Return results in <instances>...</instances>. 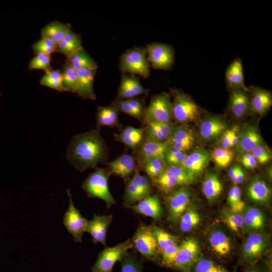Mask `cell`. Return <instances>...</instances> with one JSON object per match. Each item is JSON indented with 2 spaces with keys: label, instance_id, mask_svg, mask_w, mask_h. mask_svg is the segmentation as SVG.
<instances>
[{
  "label": "cell",
  "instance_id": "1",
  "mask_svg": "<svg viewBox=\"0 0 272 272\" xmlns=\"http://www.w3.org/2000/svg\"><path fill=\"white\" fill-rule=\"evenodd\" d=\"M106 144L97 129L74 135L69 144L66 153L67 160L78 170L96 168L108 157Z\"/></svg>",
  "mask_w": 272,
  "mask_h": 272
},
{
  "label": "cell",
  "instance_id": "2",
  "mask_svg": "<svg viewBox=\"0 0 272 272\" xmlns=\"http://www.w3.org/2000/svg\"><path fill=\"white\" fill-rule=\"evenodd\" d=\"M173 101L171 108L173 118L181 123L196 120L201 114L198 105L188 95L178 90H171Z\"/></svg>",
  "mask_w": 272,
  "mask_h": 272
},
{
  "label": "cell",
  "instance_id": "3",
  "mask_svg": "<svg viewBox=\"0 0 272 272\" xmlns=\"http://www.w3.org/2000/svg\"><path fill=\"white\" fill-rule=\"evenodd\" d=\"M108 173L103 168H97L90 173L82 184V189L90 197L104 200L108 207L115 203L108 187Z\"/></svg>",
  "mask_w": 272,
  "mask_h": 272
},
{
  "label": "cell",
  "instance_id": "4",
  "mask_svg": "<svg viewBox=\"0 0 272 272\" xmlns=\"http://www.w3.org/2000/svg\"><path fill=\"white\" fill-rule=\"evenodd\" d=\"M170 95L166 92L154 95L143 116L144 124L157 121L171 123L173 119Z\"/></svg>",
  "mask_w": 272,
  "mask_h": 272
},
{
  "label": "cell",
  "instance_id": "5",
  "mask_svg": "<svg viewBox=\"0 0 272 272\" xmlns=\"http://www.w3.org/2000/svg\"><path fill=\"white\" fill-rule=\"evenodd\" d=\"M120 69L124 73L148 78L150 72L146 48L135 47L126 51L120 57Z\"/></svg>",
  "mask_w": 272,
  "mask_h": 272
},
{
  "label": "cell",
  "instance_id": "6",
  "mask_svg": "<svg viewBox=\"0 0 272 272\" xmlns=\"http://www.w3.org/2000/svg\"><path fill=\"white\" fill-rule=\"evenodd\" d=\"M133 244L130 240L101 251L91 268V272H111L116 262L123 259Z\"/></svg>",
  "mask_w": 272,
  "mask_h": 272
},
{
  "label": "cell",
  "instance_id": "7",
  "mask_svg": "<svg viewBox=\"0 0 272 272\" xmlns=\"http://www.w3.org/2000/svg\"><path fill=\"white\" fill-rule=\"evenodd\" d=\"M199 258L200 247L198 241L194 238H188L179 245L178 252L171 267L184 272H189Z\"/></svg>",
  "mask_w": 272,
  "mask_h": 272
},
{
  "label": "cell",
  "instance_id": "8",
  "mask_svg": "<svg viewBox=\"0 0 272 272\" xmlns=\"http://www.w3.org/2000/svg\"><path fill=\"white\" fill-rule=\"evenodd\" d=\"M66 193L69 198V205L64 214L62 224L69 233L73 236L74 241L82 243L88 220L82 216L79 210L74 206L72 193L69 188L66 190Z\"/></svg>",
  "mask_w": 272,
  "mask_h": 272
},
{
  "label": "cell",
  "instance_id": "9",
  "mask_svg": "<svg viewBox=\"0 0 272 272\" xmlns=\"http://www.w3.org/2000/svg\"><path fill=\"white\" fill-rule=\"evenodd\" d=\"M147 59L155 69L169 70L173 66L175 57L173 48L168 44L153 42L146 48Z\"/></svg>",
  "mask_w": 272,
  "mask_h": 272
},
{
  "label": "cell",
  "instance_id": "10",
  "mask_svg": "<svg viewBox=\"0 0 272 272\" xmlns=\"http://www.w3.org/2000/svg\"><path fill=\"white\" fill-rule=\"evenodd\" d=\"M132 243L144 256L151 260L156 258L159 249L151 227L141 226L133 236Z\"/></svg>",
  "mask_w": 272,
  "mask_h": 272
},
{
  "label": "cell",
  "instance_id": "11",
  "mask_svg": "<svg viewBox=\"0 0 272 272\" xmlns=\"http://www.w3.org/2000/svg\"><path fill=\"white\" fill-rule=\"evenodd\" d=\"M151 192V184L149 177L140 174L137 171L127 182L124 199L127 203H133L150 196Z\"/></svg>",
  "mask_w": 272,
  "mask_h": 272
},
{
  "label": "cell",
  "instance_id": "12",
  "mask_svg": "<svg viewBox=\"0 0 272 272\" xmlns=\"http://www.w3.org/2000/svg\"><path fill=\"white\" fill-rule=\"evenodd\" d=\"M191 193L186 187L175 190L167 198L169 219L175 222L179 220L181 215L189 207Z\"/></svg>",
  "mask_w": 272,
  "mask_h": 272
},
{
  "label": "cell",
  "instance_id": "13",
  "mask_svg": "<svg viewBox=\"0 0 272 272\" xmlns=\"http://www.w3.org/2000/svg\"><path fill=\"white\" fill-rule=\"evenodd\" d=\"M167 146L163 143L153 140L145 135L136 150V159L139 165L153 158L164 160Z\"/></svg>",
  "mask_w": 272,
  "mask_h": 272
},
{
  "label": "cell",
  "instance_id": "14",
  "mask_svg": "<svg viewBox=\"0 0 272 272\" xmlns=\"http://www.w3.org/2000/svg\"><path fill=\"white\" fill-rule=\"evenodd\" d=\"M192 130L184 125L173 126L170 135L164 143L168 148L185 152L192 148L194 144Z\"/></svg>",
  "mask_w": 272,
  "mask_h": 272
},
{
  "label": "cell",
  "instance_id": "15",
  "mask_svg": "<svg viewBox=\"0 0 272 272\" xmlns=\"http://www.w3.org/2000/svg\"><path fill=\"white\" fill-rule=\"evenodd\" d=\"M211 159V154L208 151L198 149L187 155L180 166L196 178L204 171Z\"/></svg>",
  "mask_w": 272,
  "mask_h": 272
},
{
  "label": "cell",
  "instance_id": "16",
  "mask_svg": "<svg viewBox=\"0 0 272 272\" xmlns=\"http://www.w3.org/2000/svg\"><path fill=\"white\" fill-rule=\"evenodd\" d=\"M266 247L263 236L259 233L250 235L243 244L242 255L245 262L253 263L263 253Z\"/></svg>",
  "mask_w": 272,
  "mask_h": 272
},
{
  "label": "cell",
  "instance_id": "17",
  "mask_svg": "<svg viewBox=\"0 0 272 272\" xmlns=\"http://www.w3.org/2000/svg\"><path fill=\"white\" fill-rule=\"evenodd\" d=\"M97 70L77 71V83L73 93L85 99L95 100L94 81Z\"/></svg>",
  "mask_w": 272,
  "mask_h": 272
},
{
  "label": "cell",
  "instance_id": "18",
  "mask_svg": "<svg viewBox=\"0 0 272 272\" xmlns=\"http://www.w3.org/2000/svg\"><path fill=\"white\" fill-rule=\"evenodd\" d=\"M248 89L251 111L260 115L268 112L272 105V95L266 90L250 87Z\"/></svg>",
  "mask_w": 272,
  "mask_h": 272
},
{
  "label": "cell",
  "instance_id": "19",
  "mask_svg": "<svg viewBox=\"0 0 272 272\" xmlns=\"http://www.w3.org/2000/svg\"><path fill=\"white\" fill-rule=\"evenodd\" d=\"M228 108L234 117H244L251 111L248 90H231Z\"/></svg>",
  "mask_w": 272,
  "mask_h": 272
},
{
  "label": "cell",
  "instance_id": "20",
  "mask_svg": "<svg viewBox=\"0 0 272 272\" xmlns=\"http://www.w3.org/2000/svg\"><path fill=\"white\" fill-rule=\"evenodd\" d=\"M237 151L242 153L251 152L255 148L263 145V140L257 128L252 125L244 127L238 131Z\"/></svg>",
  "mask_w": 272,
  "mask_h": 272
},
{
  "label": "cell",
  "instance_id": "21",
  "mask_svg": "<svg viewBox=\"0 0 272 272\" xmlns=\"http://www.w3.org/2000/svg\"><path fill=\"white\" fill-rule=\"evenodd\" d=\"M226 122L221 118L210 116L203 119L199 125V133L205 141H212L221 135L227 129Z\"/></svg>",
  "mask_w": 272,
  "mask_h": 272
},
{
  "label": "cell",
  "instance_id": "22",
  "mask_svg": "<svg viewBox=\"0 0 272 272\" xmlns=\"http://www.w3.org/2000/svg\"><path fill=\"white\" fill-rule=\"evenodd\" d=\"M112 219V215L98 216L94 214L92 220H88L86 232L90 234L94 243L100 242L105 245L107 231Z\"/></svg>",
  "mask_w": 272,
  "mask_h": 272
},
{
  "label": "cell",
  "instance_id": "23",
  "mask_svg": "<svg viewBox=\"0 0 272 272\" xmlns=\"http://www.w3.org/2000/svg\"><path fill=\"white\" fill-rule=\"evenodd\" d=\"M225 79L230 91L248 90L244 85L243 64L240 58H236L229 65L226 71Z\"/></svg>",
  "mask_w": 272,
  "mask_h": 272
},
{
  "label": "cell",
  "instance_id": "24",
  "mask_svg": "<svg viewBox=\"0 0 272 272\" xmlns=\"http://www.w3.org/2000/svg\"><path fill=\"white\" fill-rule=\"evenodd\" d=\"M131 208L135 212L154 220L160 219L162 215V209L157 194L145 198Z\"/></svg>",
  "mask_w": 272,
  "mask_h": 272
},
{
  "label": "cell",
  "instance_id": "25",
  "mask_svg": "<svg viewBox=\"0 0 272 272\" xmlns=\"http://www.w3.org/2000/svg\"><path fill=\"white\" fill-rule=\"evenodd\" d=\"M136 161L134 157L123 154L108 163L109 172L122 178L130 175L135 169Z\"/></svg>",
  "mask_w": 272,
  "mask_h": 272
},
{
  "label": "cell",
  "instance_id": "26",
  "mask_svg": "<svg viewBox=\"0 0 272 272\" xmlns=\"http://www.w3.org/2000/svg\"><path fill=\"white\" fill-rule=\"evenodd\" d=\"M147 92L148 90L143 87L136 77L123 76L118 89V96L120 99H128Z\"/></svg>",
  "mask_w": 272,
  "mask_h": 272
},
{
  "label": "cell",
  "instance_id": "27",
  "mask_svg": "<svg viewBox=\"0 0 272 272\" xmlns=\"http://www.w3.org/2000/svg\"><path fill=\"white\" fill-rule=\"evenodd\" d=\"M70 23H62L58 21L49 22L41 30V38L49 39L57 44L71 30Z\"/></svg>",
  "mask_w": 272,
  "mask_h": 272
},
{
  "label": "cell",
  "instance_id": "28",
  "mask_svg": "<svg viewBox=\"0 0 272 272\" xmlns=\"http://www.w3.org/2000/svg\"><path fill=\"white\" fill-rule=\"evenodd\" d=\"M223 184L218 175L212 172L207 173L202 182V192L209 202L216 200L222 193Z\"/></svg>",
  "mask_w": 272,
  "mask_h": 272
},
{
  "label": "cell",
  "instance_id": "29",
  "mask_svg": "<svg viewBox=\"0 0 272 272\" xmlns=\"http://www.w3.org/2000/svg\"><path fill=\"white\" fill-rule=\"evenodd\" d=\"M145 125V135L153 140L163 143L168 140L173 126L171 123L157 121L149 122Z\"/></svg>",
  "mask_w": 272,
  "mask_h": 272
},
{
  "label": "cell",
  "instance_id": "30",
  "mask_svg": "<svg viewBox=\"0 0 272 272\" xmlns=\"http://www.w3.org/2000/svg\"><path fill=\"white\" fill-rule=\"evenodd\" d=\"M209 242L211 247L217 255L224 257L228 255L232 249L229 238L223 232L215 231L210 235Z\"/></svg>",
  "mask_w": 272,
  "mask_h": 272
},
{
  "label": "cell",
  "instance_id": "31",
  "mask_svg": "<svg viewBox=\"0 0 272 272\" xmlns=\"http://www.w3.org/2000/svg\"><path fill=\"white\" fill-rule=\"evenodd\" d=\"M67 61L76 71L84 70H97L96 62L83 48L78 50L66 58Z\"/></svg>",
  "mask_w": 272,
  "mask_h": 272
},
{
  "label": "cell",
  "instance_id": "32",
  "mask_svg": "<svg viewBox=\"0 0 272 272\" xmlns=\"http://www.w3.org/2000/svg\"><path fill=\"white\" fill-rule=\"evenodd\" d=\"M144 136V128H138L129 126L124 128L119 134L116 135L117 140L132 149L138 147Z\"/></svg>",
  "mask_w": 272,
  "mask_h": 272
},
{
  "label": "cell",
  "instance_id": "33",
  "mask_svg": "<svg viewBox=\"0 0 272 272\" xmlns=\"http://www.w3.org/2000/svg\"><path fill=\"white\" fill-rule=\"evenodd\" d=\"M118 110L113 103L108 106H98L96 113V122L98 127L116 126L118 122Z\"/></svg>",
  "mask_w": 272,
  "mask_h": 272
},
{
  "label": "cell",
  "instance_id": "34",
  "mask_svg": "<svg viewBox=\"0 0 272 272\" xmlns=\"http://www.w3.org/2000/svg\"><path fill=\"white\" fill-rule=\"evenodd\" d=\"M247 194L250 199L257 202H266L270 197L271 192L267 184L262 180H253L247 188Z\"/></svg>",
  "mask_w": 272,
  "mask_h": 272
},
{
  "label": "cell",
  "instance_id": "35",
  "mask_svg": "<svg viewBox=\"0 0 272 272\" xmlns=\"http://www.w3.org/2000/svg\"><path fill=\"white\" fill-rule=\"evenodd\" d=\"M243 217L244 227L245 226L249 230H259L264 226V216L257 208H248L245 211Z\"/></svg>",
  "mask_w": 272,
  "mask_h": 272
},
{
  "label": "cell",
  "instance_id": "36",
  "mask_svg": "<svg viewBox=\"0 0 272 272\" xmlns=\"http://www.w3.org/2000/svg\"><path fill=\"white\" fill-rule=\"evenodd\" d=\"M167 165L164 159L153 158L144 162L139 166L149 178L155 182Z\"/></svg>",
  "mask_w": 272,
  "mask_h": 272
},
{
  "label": "cell",
  "instance_id": "37",
  "mask_svg": "<svg viewBox=\"0 0 272 272\" xmlns=\"http://www.w3.org/2000/svg\"><path fill=\"white\" fill-rule=\"evenodd\" d=\"M39 84L59 92H65L62 83L61 70H52L45 72L39 80Z\"/></svg>",
  "mask_w": 272,
  "mask_h": 272
},
{
  "label": "cell",
  "instance_id": "38",
  "mask_svg": "<svg viewBox=\"0 0 272 272\" xmlns=\"http://www.w3.org/2000/svg\"><path fill=\"white\" fill-rule=\"evenodd\" d=\"M198 213L192 207L188 208L179 219V227L181 231L186 232L195 228L200 223Z\"/></svg>",
  "mask_w": 272,
  "mask_h": 272
},
{
  "label": "cell",
  "instance_id": "39",
  "mask_svg": "<svg viewBox=\"0 0 272 272\" xmlns=\"http://www.w3.org/2000/svg\"><path fill=\"white\" fill-rule=\"evenodd\" d=\"M62 83L65 92L73 93L77 80V71L67 61L63 63L61 70Z\"/></svg>",
  "mask_w": 272,
  "mask_h": 272
},
{
  "label": "cell",
  "instance_id": "40",
  "mask_svg": "<svg viewBox=\"0 0 272 272\" xmlns=\"http://www.w3.org/2000/svg\"><path fill=\"white\" fill-rule=\"evenodd\" d=\"M155 182L159 189L165 193L171 192L177 185L168 165Z\"/></svg>",
  "mask_w": 272,
  "mask_h": 272
},
{
  "label": "cell",
  "instance_id": "41",
  "mask_svg": "<svg viewBox=\"0 0 272 272\" xmlns=\"http://www.w3.org/2000/svg\"><path fill=\"white\" fill-rule=\"evenodd\" d=\"M233 155V152L222 147L215 149L211 153L215 163L221 168H226L231 163Z\"/></svg>",
  "mask_w": 272,
  "mask_h": 272
},
{
  "label": "cell",
  "instance_id": "42",
  "mask_svg": "<svg viewBox=\"0 0 272 272\" xmlns=\"http://www.w3.org/2000/svg\"><path fill=\"white\" fill-rule=\"evenodd\" d=\"M228 202L232 212L240 213L244 210L245 203L241 199V190L238 186L234 185L229 190Z\"/></svg>",
  "mask_w": 272,
  "mask_h": 272
},
{
  "label": "cell",
  "instance_id": "43",
  "mask_svg": "<svg viewBox=\"0 0 272 272\" xmlns=\"http://www.w3.org/2000/svg\"><path fill=\"white\" fill-rule=\"evenodd\" d=\"M51 55L44 54L35 55L29 61L28 69L29 71L39 70L45 72L53 70L51 65Z\"/></svg>",
  "mask_w": 272,
  "mask_h": 272
},
{
  "label": "cell",
  "instance_id": "44",
  "mask_svg": "<svg viewBox=\"0 0 272 272\" xmlns=\"http://www.w3.org/2000/svg\"><path fill=\"white\" fill-rule=\"evenodd\" d=\"M193 272H230L213 261L199 258L192 266Z\"/></svg>",
  "mask_w": 272,
  "mask_h": 272
},
{
  "label": "cell",
  "instance_id": "45",
  "mask_svg": "<svg viewBox=\"0 0 272 272\" xmlns=\"http://www.w3.org/2000/svg\"><path fill=\"white\" fill-rule=\"evenodd\" d=\"M168 167L177 185L184 186L190 184L195 179L181 166L168 165Z\"/></svg>",
  "mask_w": 272,
  "mask_h": 272
},
{
  "label": "cell",
  "instance_id": "46",
  "mask_svg": "<svg viewBox=\"0 0 272 272\" xmlns=\"http://www.w3.org/2000/svg\"><path fill=\"white\" fill-rule=\"evenodd\" d=\"M223 221L233 232L239 233L243 229V217L240 213L226 212L223 216Z\"/></svg>",
  "mask_w": 272,
  "mask_h": 272
},
{
  "label": "cell",
  "instance_id": "47",
  "mask_svg": "<svg viewBox=\"0 0 272 272\" xmlns=\"http://www.w3.org/2000/svg\"><path fill=\"white\" fill-rule=\"evenodd\" d=\"M157 242L159 250L161 251L166 247L177 243V239L173 235L157 227H152Z\"/></svg>",
  "mask_w": 272,
  "mask_h": 272
},
{
  "label": "cell",
  "instance_id": "48",
  "mask_svg": "<svg viewBox=\"0 0 272 272\" xmlns=\"http://www.w3.org/2000/svg\"><path fill=\"white\" fill-rule=\"evenodd\" d=\"M57 44L52 41L41 38L40 40L33 43L32 49L34 54H44L51 55L56 52Z\"/></svg>",
  "mask_w": 272,
  "mask_h": 272
},
{
  "label": "cell",
  "instance_id": "49",
  "mask_svg": "<svg viewBox=\"0 0 272 272\" xmlns=\"http://www.w3.org/2000/svg\"><path fill=\"white\" fill-rule=\"evenodd\" d=\"M187 156L185 152L168 148L165 154L164 160L168 165L180 166Z\"/></svg>",
  "mask_w": 272,
  "mask_h": 272
},
{
  "label": "cell",
  "instance_id": "50",
  "mask_svg": "<svg viewBox=\"0 0 272 272\" xmlns=\"http://www.w3.org/2000/svg\"><path fill=\"white\" fill-rule=\"evenodd\" d=\"M178 248L179 245L175 243L162 250V263L165 266L171 267Z\"/></svg>",
  "mask_w": 272,
  "mask_h": 272
},
{
  "label": "cell",
  "instance_id": "51",
  "mask_svg": "<svg viewBox=\"0 0 272 272\" xmlns=\"http://www.w3.org/2000/svg\"><path fill=\"white\" fill-rule=\"evenodd\" d=\"M251 154L256 159L257 162L260 164H264L271 159V153L269 149L262 145L255 148L251 152Z\"/></svg>",
  "mask_w": 272,
  "mask_h": 272
},
{
  "label": "cell",
  "instance_id": "52",
  "mask_svg": "<svg viewBox=\"0 0 272 272\" xmlns=\"http://www.w3.org/2000/svg\"><path fill=\"white\" fill-rule=\"evenodd\" d=\"M121 272H142V266L133 257H125L121 261Z\"/></svg>",
  "mask_w": 272,
  "mask_h": 272
},
{
  "label": "cell",
  "instance_id": "53",
  "mask_svg": "<svg viewBox=\"0 0 272 272\" xmlns=\"http://www.w3.org/2000/svg\"><path fill=\"white\" fill-rule=\"evenodd\" d=\"M82 48L83 47H79L62 40L57 44L56 52L61 53L67 58L78 50Z\"/></svg>",
  "mask_w": 272,
  "mask_h": 272
},
{
  "label": "cell",
  "instance_id": "54",
  "mask_svg": "<svg viewBox=\"0 0 272 272\" xmlns=\"http://www.w3.org/2000/svg\"><path fill=\"white\" fill-rule=\"evenodd\" d=\"M118 110L137 119H141L142 116L136 112L128 104L126 100H118L114 103Z\"/></svg>",
  "mask_w": 272,
  "mask_h": 272
},
{
  "label": "cell",
  "instance_id": "55",
  "mask_svg": "<svg viewBox=\"0 0 272 272\" xmlns=\"http://www.w3.org/2000/svg\"><path fill=\"white\" fill-rule=\"evenodd\" d=\"M240 161L242 165L246 168L253 169L257 166V162L251 154L244 153L241 157Z\"/></svg>",
  "mask_w": 272,
  "mask_h": 272
},
{
  "label": "cell",
  "instance_id": "56",
  "mask_svg": "<svg viewBox=\"0 0 272 272\" xmlns=\"http://www.w3.org/2000/svg\"><path fill=\"white\" fill-rule=\"evenodd\" d=\"M125 100H126L131 107L143 117L146 110L143 102L140 99L134 98Z\"/></svg>",
  "mask_w": 272,
  "mask_h": 272
},
{
  "label": "cell",
  "instance_id": "57",
  "mask_svg": "<svg viewBox=\"0 0 272 272\" xmlns=\"http://www.w3.org/2000/svg\"><path fill=\"white\" fill-rule=\"evenodd\" d=\"M232 128L226 129L221 135V144L222 148L229 149L231 147V135Z\"/></svg>",
  "mask_w": 272,
  "mask_h": 272
},
{
  "label": "cell",
  "instance_id": "58",
  "mask_svg": "<svg viewBox=\"0 0 272 272\" xmlns=\"http://www.w3.org/2000/svg\"><path fill=\"white\" fill-rule=\"evenodd\" d=\"M239 127L238 126H235L232 128V133L231 135V147H237L239 143L238 135Z\"/></svg>",
  "mask_w": 272,
  "mask_h": 272
},
{
  "label": "cell",
  "instance_id": "59",
  "mask_svg": "<svg viewBox=\"0 0 272 272\" xmlns=\"http://www.w3.org/2000/svg\"><path fill=\"white\" fill-rule=\"evenodd\" d=\"M244 177L245 175L244 172L241 167L239 166L235 178L232 182L235 184H239L244 181Z\"/></svg>",
  "mask_w": 272,
  "mask_h": 272
},
{
  "label": "cell",
  "instance_id": "60",
  "mask_svg": "<svg viewBox=\"0 0 272 272\" xmlns=\"http://www.w3.org/2000/svg\"><path fill=\"white\" fill-rule=\"evenodd\" d=\"M239 167V165H234L228 170V175L232 181L235 178Z\"/></svg>",
  "mask_w": 272,
  "mask_h": 272
},
{
  "label": "cell",
  "instance_id": "61",
  "mask_svg": "<svg viewBox=\"0 0 272 272\" xmlns=\"http://www.w3.org/2000/svg\"><path fill=\"white\" fill-rule=\"evenodd\" d=\"M245 272H263V271L258 267L251 266L247 268Z\"/></svg>",
  "mask_w": 272,
  "mask_h": 272
},
{
  "label": "cell",
  "instance_id": "62",
  "mask_svg": "<svg viewBox=\"0 0 272 272\" xmlns=\"http://www.w3.org/2000/svg\"><path fill=\"white\" fill-rule=\"evenodd\" d=\"M1 96H2V93H1V92L0 91V97H1Z\"/></svg>",
  "mask_w": 272,
  "mask_h": 272
}]
</instances>
